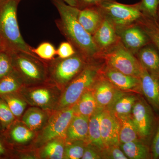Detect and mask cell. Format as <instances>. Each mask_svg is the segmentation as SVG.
<instances>
[{
	"instance_id": "2",
	"label": "cell",
	"mask_w": 159,
	"mask_h": 159,
	"mask_svg": "<svg viewBox=\"0 0 159 159\" xmlns=\"http://www.w3.org/2000/svg\"><path fill=\"white\" fill-rule=\"evenodd\" d=\"M21 1L0 0V44L3 49L11 54L24 52L37 57L20 31L17 13Z\"/></svg>"
},
{
	"instance_id": "5",
	"label": "cell",
	"mask_w": 159,
	"mask_h": 159,
	"mask_svg": "<svg viewBox=\"0 0 159 159\" xmlns=\"http://www.w3.org/2000/svg\"><path fill=\"white\" fill-rule=\"evenodd\" d=\"M11 55L13 68L20 75L25 84L40 83L48 78V65L39 57L24 52Z\"/></svg>"
},
{
	"instance_id": "15",
	"label": "cell",
	"mask_w": 159,
	"mask_h": 159,
	"mask_svg": "<svg viewBox=\"0 0 159 159\" xmlns=\"http://www.w3.org/2000/svg\"><path fill=\"white\" fill-rule=\"evenodd\" d=\"M92 36L99 53L107 50L120 40L116 26L105 16L101 25Z\"/></svg>"
},
{
	"instance_id": "38",
	"label": "cell",
	"mask_w": 159,
	"mask_h": 159,
	"mask_svg": "<svg viewBox=\"0 0 159 159\" xmlns=\"http://www.w3.org/2000/svg\"><path fill=\"white\" fill-rule=\"evenodd\" d=\"M152 159H159V120L150 144Z\"/></svg>"
},
{
	"instance_id": "30",
	"label": "cell",
	"mask_w": 159,
	"mask_h": 159,
	"mask_svg": "<svg viewBox=\"0 0 159 159\" xmlns=\"http://www.w3.org/2000/svg\"><path fill=\"white\" fill-rule=\"evenodd\" d=\"M1 97L6 101L16 119L22 115L27 106V103L24 98L18 93V92Z\"/></svg>"
},
{
	"instance_id": "9",
	"label": "cell",
	"mask_w": 159,
	"mask_h": 159,
	"mask_svg": "<svg viewBox=\"0 0 159 159\" xmlns=\"http://www.w3.org/2000/svg\"><path fill=\"white\" fill-rule=\"evenodd\" d=\"M74 116L73 107L57 111L47 121L38 138V144L45 145L47 142L60 138L65 140L67 129Z\"/></svg>"
},
{
	"instance_id": "40",
	"label": "cell",
	"mask_w": 159,
	"mask_h": 159,
	"mask_svg": "<svg viewBox=\"0 0 159 159\" xmlns=\"http://www.w3.org/2000/svg\"><path fill=\"white\" fill-rule=\"evenodd\" d=\"M107 1L109 0H77L76 7L80 9H85L99 6L101 3Z\"/></svg>"
},
{
	"instance_id": "4",
	"label": "cell",
	"mask_w": 159,
	"mask_h": 159,
	"mask_svg": "<svg viewBox=\"0 0 159 159\" xmlns=\"http://www.w3.org/2000/svg\"><path fill=\"white\" fill-rule=\"evenodd\" d=\"M123 74L140 78L142 66L139 60L123 46L120 40L111 48L100 52L97 60Z\"/></svg>"
},
{
	"instance_id": "26",
	"label": "cell",
	"mask_w": 159,
	"mask_h": 159,
	"mask_svg": "<svg viewBox=\"0 0 159 159\" xmlns=\"http://www.w3.org/2000/svg\"><path fill=\"white\" fill-rule=\"evenodd\" d=\"M102 110L99 109L89 118V123L88 143L102 150L104 148L100 131V118Z\"/></svg>"
},
{
	"instance_id": "6",
	"label": "cell",
	"mask_w": 159,
	"mask_h": 159,
	"mask_svg": "<svg viewBox=\"0 0 159 159\" xmlns=\"http://www.w3.org/2000/svg\"><path fill=\"white\" fill-rule=\"evenodd\" d=\"M48 65V77L56 84L65 86L68 84L84 68L89 62L81 54L76 53L68 58H54Z\"/></svg>"
},
{
	"instance_id": "19",
	"label": "cell",
	"mask_w": 159,
	"mask_h": 159,
	"mask_svg": "<svg viewBox=\"0 0 159 159\" xmlns=\"http://www.w3.org/2000/svg\"><path fill=\"white\" fill-rule=\"evenodd\" d=\"M104 15L98 6L80 9L78 20L86 31L93 35L101 25Z\"/></svg>"
},
{
	"instance_id": "39",
	"label": "cell",
	"mask_w": 159,
	"mask_h": 159,
	"mask_svg": "<svg viewBox=\"0 0 159 159\" xmlns=\"http://www.w3.org/2000/svg\"><path fill=\"white\" fill-rule=\"evenodd\" d=\"M82 159H102L101 150L96 146L88 143L84 152Z\"/></svg>"
},
{
	"instance_id": "44",
	"label": "cell",
	"mask_w": 159,
	"mask_h": 159,
	"mask_svg": "<svg viewBox=\"0 0 159 159\" xmlns=\"http://www.w3.org/2000/svg\"><path fill=\"white\" fill-rule=\"evenodd\" d=\"M3 129L2 127V125H1V124H0V134H3Z\"/></svg>"
},
{
	"instance_id": "31",
	"label": "cell",
	"mask_w": 159,
	"mask_h": 159,
	"mask_svg": "<svg viewBox=\"0 0 159 159\" xmlns=\"http://www.w3.org/2000/svg\"><path fill=\"white\" fill-rule=\"evenodd\" d=\"M87 144V142L83 141H77L69 143L65 146L63 159L82 158Z\"/></svg>"
},
{
	"instance_id": "43",
	"label": "cell",
	"mask_w": 159,
	"mask_h": 159,
	"mask_svg": "<svg viewBox=\"0 0 159 159\" xmlns=\"http://www.w3.org/2000/svg\"><path fill=\"white\" fill-rule=\"evenodd\" d=\"M155 21L156 22L158 25L159 26V6L158 8L157 11L156 20Z\"/></svg>"
},
{
	"instance_id": "1",
	"label": "cell",
	"mask_w": 159,
	"mask_h": 159,
	"mask_svg": "<svg viewBox=\"0 0 159 159\" xmlns=\"http://www.w3.org/2000/svg\"><path fill=\"white\" fill-rule=\"evenodd\" d=\"M53 3L59 14L55 21L61 33L69 42L77 53L89 62L97 60L99 49L93 36L81 25L78 20L79 9L70 6L61 0H53Z\"/></svg>"
},
{
	"instance_id": "23",
	"label": "cell",
	"mask_w": 159,
	"mask_h": 159,
	"mask_svg": "<svg viewBox=\"0 0 159 159\" xmlns=\"http://www.w3.org/2000/svg\"><path fill=\"white\" fill-rule=\"evenodd\" d=\"M75 115L90 118L99 109L92 89L82 94L73 106Z\"/></svg>"
},
{
	"instance_id": "35",
	"label": "cell",
	"mask_w": 159,
	"mask_h": 159,
	"mask_svg": "<svg viewBox=\"0 0 159 159\" xmlns=\"http://www.w3.org/2000/svg\"><path fill=\"white\" fill-rule=\"evenodd\" d=\"M139 2L140 9L143 15L155 21L159 0H141Z\"/></svg>"
},
{
	"instance_id": "37",
	"label": "cell",
	"mask_w": 159,
	"mask_h": 159,
	"mask_svg": "<svg viewBox=\"0 0 159 159\" xmlns=\"http://www.w3.org/2000/svg\"><path fill=\"white\" fill-rule=\"evenodd\" d=\"M56 53L58 57L64 59L73 56L76 54L77 51L72 44L67 41L60 44L56 50Z\"/></svg>"
},
{
	"instance_id": "33",
	"label": "cell",
	"mask_w": 159,
	"mask_h": 159,
	"mask_svg": "<svg viewBox=\"0 0 159 159\" xmlns=\"http://www.w3.org/2000/svg\"><path fill=\"white\" fill-rule=\"evenodd\" d=\"M16 118L11 112L6 101L0 96V124L3 132L16 121Z\"/></svg>"
},
{
	"instance_id": "16",
	"label": "cell",
	"mask_w": 159,
	"mask_h": 159,
	"mask_svg": "<svg viewBox=\"0 0 159 159\" xmlns=\"http://www.w3.org/2000/svg\"><path fill=\"white\" fill-rule=\"evenodd\" d=\"M142 66L140 78L142 95L159 116V78L152 75Z\"/></svg>"
},
{
	"instance_id": "14",
	"label": "cell",
	"mask_w": 159,
	"mask_h": 159,
	"mask_svg": "<svg viewBox=\"0 0 159 159\" xmlns=\"http://www.w3.org/2000/svg\"><path fill=\"white\" fill-rule=\"evenodd\" d=\"M99 109L108 110L116 97L118 89L100 73L92 88Z\"/></svg>"
},
{
	"instance_id": "18",
	"label": "cell",
	"mask_w": 159,
	"mask_h": 159,
	"mask_svg": "<svg viewBox=\"0 0 159 159\" xmlns=\"http://www.w3.org/2000/svg\"><path fill=\"white\" fill-rule=\"evenodd\" d=\"M135 56L148 73L159 78V52L154 45L151 43L145 46Z\"/></svg>"
},
{
	"instance_id": "32",
	"label": "cell",
	"mask_w": 159,
	"mask_h": 159,
	"mask_svg": "<svg viewBox=\"0 0 159 159\" xmlns=\"http://www.w3.org/2000/svg\"><path fill=\"white\" fill-rule=\"evenodd\" d=\"M57 49L53 44L44 42L40 44L36 48H32V52L40 59L43 61H50L54 59L56 53Z\"/></svg>"
},
{
	"instance_id": "3",
	"label": "cell",
	"mask_w": 159,
	"mask_h": 159,
	"mask_svg": "<svg viewBox=\"0 0 159 159\" xmlns=\"http://www.w3.org/2000/svg\"><path fill=\"white\" fill-rule=\"evenodd\" d=\"M100 75V67L90 61L67 84L57 102V111L73 107L82 94L92 89Z\"/></svg>"
},
{
	"instance_id": "25",
	"label": "cell",
	"mask_w": 159,
	"mask_h": 159,
	"mask_svg": "<svg viewBox=\"0 0 159 159\" xmlns=\"http://www.w3.org/2000/svg\"><path fill=\"white\" fill-rule=\"evenodd\" d=\"M119 119L120 124L119 134L120 144L141 140L131 116L121 117Z\"/></svg>"
},
{
	"instance_id": "28",
	"label": "cell",
	"mask_w": 159,
	"mask_h": 159,
	"mask_svg": "<svg viewBox=\"0 0 159 159\" xmlns=\"http://www.w3.org/2000/svg\"><path fill=\"white\" fill-rule=\"evenodd\" d=\"M41 152L40 157L43 159H63L65 146L63 141L54 139L45 144Z\"/></svg>"
},
{
	"instance_id": "12",
	"label": "cell",
	"mask_w": 159,
	"mask_h": 159,
	"mask_svg": "<svg viewBox=\"0 0 159 159\" xmlns=\"http://www.w3.org/2000/svg\"><path fill=\"white\" fill-rule=\"evenodd\" d=\"M22 91V96L31 105L43 110L53 108L57 100V89L48 86L38 87Z\"/></svg>"
},
{
	"instance_id": "7",
	"label": "cell",
	"mask_w": 159,
	"mask_h": 159,
	"mask_svg": "<svg viewBox=\"0 0 159 159\" xmlns=\"http://www.w3.org/2000/svg\"><path fill=\"white\" fill-rule=\"evenodd\" d=\"M131 116L140 139L150 146L158 122L159 115L145 98L138 96Z\"/></svg>"
},
{
	"instance_id": "13",
	"label": "cell",
	"mask_w": 159,
	"mask_h": 159,
	"mask_svg": "<svg viewBox=\"0 0 159 159\" xmlns=\"http://www.w3.org/2000/svg\"><path fill=\"white\" fill-rule=\"evenodd\" d=\"M120 126L119 118L110 111L107 110L102 111L100 118V131L104 147L120 145Z\"/></svg>"
},
{
	"instance_id": "34",
	"label": "cell",
	"mask_w": 159,
	"mask_h": 159,
	"mask_svg": "<svg viewBox=\"0 0 159 159\" xmlns=\"http://www.w3.org/2000/svg\"><path fill=\"white\" fill-rule=\"evenodd\" d=\"M13 69L11 53L2 49L0 51V80L7 76Z\"/></svg>"
},
{
	"instance_id": "42",
	"label": "cell",
	"mask_w": 159,
	"mask_h": 159,
	"mask_svg": "<svg viewBox=\"0 0 159 159\" xmlns=\"http://www.w3.org/2000/svg\"><path fill=\"white\" fill-rule=\"evenodd\" d=\"M70 6L77 7V0H61Z\"/></svg>"
},
{
	"instance_id": "45",
	"label": "cell",
	"mask_w": 159,
	"mask_h": 159,
	"mask_svg": "<svg viewBox=\"0 0 159 159\" xmlns=\"http://www.w3.org/2000/svg\"><path fill=\"white\" fill-rule=\"evenodd\" d=\"M3 49L2 48V46H1V44H0V51L2 49Z\"/></svg>"
},
{
	"instance_id": "11",
	"label": "cell",
	"mask_w": 159,
	"mask_h": 159,
	"mask_svg": "<svg viewBox=\"0 0 159 159\" xmlns=\"http://www.w3.org/2000/svg\"><path fill=\"white\" fill-rule=\"evenodd\" d=\"M100 73L119 90L142 95L139 77L123 74L105 64L100 67Z\"/></svg>"
},
{
	"instance_id": "17",
	"label": "cell",
	"mask_w": 159,
	"mask_h": 159,
	"mask_svg": "<svg viewBox=\"0 0 159 159\" xmlns=\"http://www.w3.org/2000/svg\"><path fill=\"white\" fill-rule=\"evenodd\" d=\"M89 119V117L75 115L66 131V142L83 141L88 143Z\"/></svg>"
},
{
	"instance_id": "36",
	"label": "cell",
	"mask_w": 159,
	"mask_h": 159,
	"mask_svg": "<svg viewBox=\"0 0 159 159\" xmlns=\"http://www.w3.org/2000/svg\"><path fill=\"white\" fill-rule=\"evenodd\" d=\"M101 155L102 159H128L119 145L104 147L101 150Z\"/></svg>"
},
{
	"instance_id": "22",
	"label": "cell",
	"mask_w": 159,
	"mask_h": 159,
	"mask_svg": "<svg viewBox=\"0 0 159 159\" xmlns=\"http://www.w3.org/2000/svg\"><path fill=\"white\" fill-rule=\"evenodd\" d=\"M119 145L128 159H152L150 146L142 140L123 143Z\"/></svg>"
},
{
	"instance_id": "27",
	"label": "cell",
	"mask_w": 159,
	"mask_h": 159,
	"mask_svg": "<svg viewBox=\"0 0 159 159\" xmlns=\"http://www.w3.org/2000/svg\"><path fill=\"white\" fill-rule=\"evenodd\" d=\"M24 80L14 69L0 80V96L17 93L24 85Z\"/></svg>"
},
{
	"instance_id": "24",
	"label": "cell",
	"mask_w": 159,
	"mask_h": 159,
	"mask_svg": "<svg viewBox=\"0 0 159 159\" xmlns=\"http://www.w3.org/2000/svg\"><path fill=\"white\" fill-rule=\"evenodd\" d=\"M43 110L37 107L29 108L23 116V123L33 131L42 128L48 120V115Z\"/></svg>"
},
{
	"instance_id": "29",
	"label": "cell",
	"mask_w": 159,
	"mask_h": 159,
	"mask_svg": "<svg viewBox=\"0 0 159 159\" xmlns=\"http://www.w3.org/2000/svg\"><path fill=\"white\" fill-rule=\"evenodd\" d=\"M145 31L159 52V26L154 20L143 15L137 23Z\"/></svg>"
},
{
	"instance_id": "20",
	"label": "cell",
	"mask_w": 159,
	"mask_h": 159,
	"mask_svg": "<svg viewBox=\"0 0 159 159\" xmlns=\"http://www.w3.org/2000/svg\"><path fill=\"white\" fill-rule=\"evenodd\" d=\"M138 96L133 93L119 91L111 105L107 110L118 118L131 116Z\"/></svg>"
},
{
	"instance_id": "10",
	"label": "cell",
	"mask_w": 159,
	"mask_h": 159,
	"mask_svg": "<svg viewBox=\"0 0 159 159\" xmlns=\"http://www.w3.org/2000/svg\"><path fill=\"white\" fill-rule=\"evenodd\" d=\"M116 31L122 44L134 55L142 48L151 43L148 35L137 24L117 29Z\"/></svg>"
},
{
	"instance_id": "41",
	"label": "cell",
	"mask_w": 159,
	"mask_h": 159,
	"mask_svg": "<svg viewBox=\"0 0 159 159\" xmlns=\"http://www.w3.org/2000/svg\"><path fill=\"white\" fill-rule=\"evenodd\" d=\"M10 146L3 134H0V158L7 157L11 155Z\"/></svg>"
},
{
	"instance_id": "8",
	"label": "cell",
	"mask_w": 159,
	"mask_h": 159,
	"mask_svg": "<svg viewBox=\"0 0 159 159\" xmlns=\"http://www.w3.org/2000/svg\"><path fill=\"white\" fill-rule=\"evenodd\" d=\"M97 6L104 15L112 22L116 29L137 24L143 16L139 2L126 5L118 2L116 0H109Z\"/></svg>"
},
{
	"instance_id": "21",
	"label": "cell",
	"mask_w": 159,
	"mask_h": 159,
	"mask_svg": "<svg viewBox=\"0 0 159 159\" xmlns=\"http://www.w3.org/2000/svg\"><path fill=\"white\" fill-rule=\"evenodd\" d=\"M16 121L3 133L10 146L28 143L34 138L33 131L26 125L16 123Z\"/></svg>"
}]
</instances>
